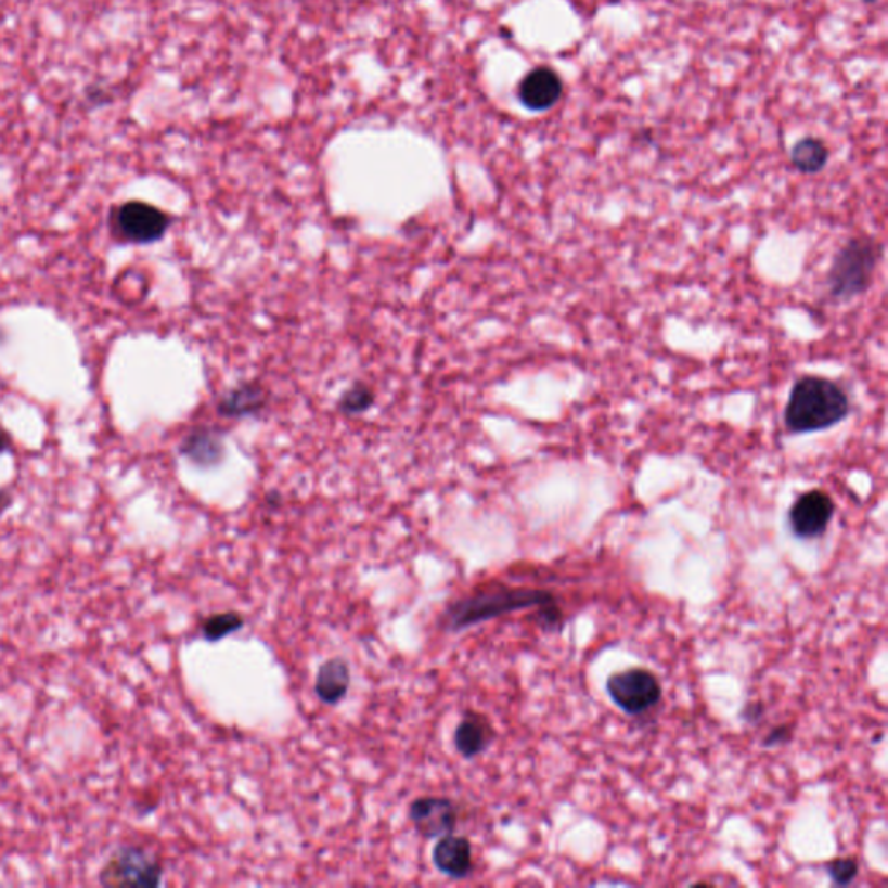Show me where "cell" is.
<instances>
[{
  "label": "cell",
  "instance_id": "1",
  "mask_svg": "<svg viewBox=\"0 0 888 888\" xmlns=\"http://www.w3.org/2000/svg\"><path fill=\"white\" fill-rule=\"evenodd\" d=\"M555 597L542 589L509 587L505 583H486L471 594L456 599L442 612L439 627L445 632H462L474 625L494 620L509 613L531 607L554 606Z\"/></svg>",
  "mask_w": 888,
  "mask_h": 888
},
{
  "label": "cell",
  "instance_id": "2",
  "mask_svg": "<svg viewBox=\"0 0 888 888\" xmlns=\"http://www.w3.org/2000/svg\"><path fill=\"white\" fill-rule=\"evenodd\" d=\"M846 390L823 377H803L795 384L786 403L785 422L792 433L829 429L849 415Z\"/></svg>",
  "mask_w": 888,
  "mask_h": 888
},
{
  "label": "cell",
  "instance_id": "3",
  "mask_svg": "<svg viewBox=\"0 0 888 888\" xmlns=\"http://www.w3.org/2000/svg\"><path fill=\"white\" fill-rule=\"evenodd\" d=\"M878 245L872 240L854 239L838 252L828 274V288L838 299H852L872 285L878 262Z\"/></svg>",
  "mask_w": 888,
  "mask_h": 888
},
{
  "label": "cell",
  "instance_id": "4",
  "mask_svg": "<svg viewBox=\"0 0 888 888\" xmlns=\"http://www.w3.org/2000/svg\"><path fill=\"white\" fill-rule=\"evenodd\" d=\"M164 867L141 847H121L101 872V884L110 887H158Z\"/></svg>",
  "mask_w": 888,
  "mask_h": 888
},
{
  "label": "cell",
  "instance_id": "5",
  "mask_svg": "<svg viewBox=\"0 0 888 888\" xmlns=\"http://www.w3.org/2000/svg\"><path fill=\"white\" fill-rule=\"evenodd\" d=\"M607 694L616 707L629 716H641L655 708L661 699L658 677L646 668H629L607 679Z\"/></svg>",
  "mask_w": 888,
  "mask_h": 888
},
{
  "label": "cell",
  "instance_id": "6",
  "mask_svg": "<svg viewBox=\"0 0 888 888\" xmlns=\"http://www.w3.org/2000/svg\"><path fill=\"white\" fill-rule=\"evenodd\" d=\"M408 818L416 833L424 838H441L455 832L459 824V807L448 797H421L413 800Z\"/></svg>",
  "mask_w": 888,
  "mask_h": 888
},
{
  "label": "cell",
  "instance_id": "7",
  "mask_svg": "<svg viewBox=\"0 0 888 888\" xmlns=\"http://www.w3.org/2000/svg\"><path fill=\"white\" fill-rule=\"evenodd\" d=\"M835 512V503L828 493L811 490L800 494L794 507L789 509V528L795 537L812 540L828 529Z\"/></svg>",
  "mask_w": 888,
  "mask_h": 888
},
{
  "label": "cell",
  "instance_id": "8",
  "mask_svg": "<svg viewBox=\"0 0 888 888\" xmlns=\"http://www.w3.org/2000/svg\"><path fill=\"white\" fill-rule=\"evenodd\" d=\"M118 230L130 242L152 243L160 240L169 228V217L160 208L144 202L121 205L117 214Z\"/></svg>",
  "mask_w": 888,
  "mask_h": 888
},
{
  "label": "cell",
  "instance_id": "9",
  "mask_svg": "<svg viewBox=\"0 0 888 888\" xmlns=\"http://www.w3.org/2000/svg\"><path fill=\"white\" fill-rule=\"evenodd\" d=\"M563 95V80L549 66H538L519 83V100L531 112L551 110Z\"/></svg>",
  "mask_w": 888,
  "mask_h": 888
},
{
  "label": "cell",
  "instance_id": "10",
  "mask_svg": "<svg viewBox=\"0 0 888 888\" xmlns=\"http://www.w3.org/2000/svg\"><path fill=\"white\" fill-rule=\"evenodd\" d=\"M493 742L494 729L490 719L474 710L465 711L453 734L455 750L464 759L473 760L485 754Z\"/></svg>",
  "mask_w": 888,
  "mask_h": 888
},
{
  "label": "cell",
  "instance_id": "11",
  "mask_svg": "<svg viewBox=\"0 0 888 888\" xmlns=\"http://www.w3.org/2000/svg\"><path fill=\"white\" fill-rule=\"evenodd\" d=\"M434 866L453 880H464L474 870L473 846L465 837L445 835L433 850Z\"/></svg>",
  "mask_w": 888,
  "mask_h": 888
},
{
  "label": "cell",
  "instance_id": "12",
  "mask_svg": "<svg viewBox=\"0 0 888 888\" xmlns=\"http://www.w3.org/2000/svg\"><path fill=\"white\" fill-rule=\"evenodd\" d=\"M351 667L340 656L326 659L318 668L314 694L323 705L335 707L351 690Z\"/></svg>",
  "mask_w": 888,
  "mask_h": 888
},
{
  "label": "cell",
  "instance_id": "13",
  "mask_svg": "<svg viewBox=\"0 0 888 888\" xmlns=\"http://www.w3.org/2000/svg\"><path fill=\"white\" fill-rule=\"evenodd\" d=\"M829 152L821 139L806 138L792 150V164L803 173H815L828 164Z\"/></svg>",
  "mask_w": 888,
  "mask_h": 888
},
{
  "label": "cell",
  "instance_id": "14",
  "mask_svg": "<svg viewBox=\"0 0 888 888\" xmlns=\"http://www.w3.org/2000/svg\"><path fill=\"white\" fill-rule=\"evenodd\" d=\"M243 625H245V620H243L240 613H217V615L208 616L207 620H204L202 635H204L205 641L219 642L231 635V633L242 630Z\"/></svg>",
  "mask_w": 888,
  "mask_h": 888
},
{
  "label": "cell",
  "instance_id": "15",
  "mask_svg": "<svg viewBox=\"0 0 888 888\" xmlns=\"http://www.w3.org/2000/svg\"><path fill=\"white\" fill-rule=\"evenodd\" d=\"M184 453L190 455L191 459L196 460V462L207 464V462H214V460H216L217 453H221V447L217 445V439H214L213 436H208V434H193V436L188 438Z\"/></svg>",
  "mask_w": 888,
  "mask_h": 888
},
{
  "label": "cell",
  "instance_id": "16",
  "mask_svg": "<svg viewBox=\"0 0 888 888\" xmlns=\"http://www.w3.org/2000/svg\"><path fill=\"white\" fill-rule=\"evenodd\" d=\"M259 392L252 387H242L239 392H233L230 398L222 403V412L228 415H236V413L248 412L247 408H256Z\"/></svg>",
  "mask_w": 888,
  "mask_h": 888
},
{
  "label": "cell",
  "instance_id": "17",
  "mask_svg": "<svg viewBox=\"0 0 888 888\" xmlns=\"http://www.w3.org/2000/svg\"><path fill=\"white\" fill-rule=\"evenodd\" d=\"M829 878L837 885H850L858 878L859 864L854 859L838 858L826 866Z\"/></svg>",
  "mask_w": 888,
  "mask_h": 888
},
{
  "label": "cell",
  "instance_id": "18",
  "mask_svg": "<svg viewBox=\"0 0 888 888\" xmlns=\"http://www.w3.org/2000/svg\"><path fill=\"white\" fill-rule=\"evenodd\" d=\"M372 392L366 387H355L344 396L343 408L346 412H361L372 403Z\"/></svg>",
  "mask_w": 888,
  "mask_h": 888
},
{
  "label": "cell",
  "instance_id": "19",
  "mask_svg": "<svg viewBox=\"0 0 888 888\" xmlns=\"http://www.w3.org/2000/svg\"><path fill=\"white\" fill-rule=\"evenodd\" d=\"M789 736H792L789 725H780V728L772 729L771 733H769L768 739H765V743H763V745L765 746L781 745V743L788 742Z\"/></svg>",
  "mask_w": 888,
  "mask_h": 888
},
{
  "label": "cell",
  "instance_id": "20",
  "mask_svg": "<svg viewBox=\"0 0 888 888\" xmlns=\"http://www.w3.org/2000/svg\"><path fill=\"white\" fill-rule=\"evenodd\" d=\"M760 716H762V705H748L745 710V719L748 722H754V720H759Z\"/></svg>",
  "mask_w": 888,
  "mask_h": 888
},
{
  "label": "cell",
  "instance_id": "21",
  "mask_svg": "<svg viewBox=\"0 0 888 888\" xmlns=\"http://www.w3.org/2000/svg\"><path fill=\"white\" fill-rule=\"evenodd\" d=\"M9 447H11V439H9V434L5 433V430L2 429V427H0V453H2V451L8 450Z\"/></svg>",
  "mask_w": 888,
  "mask_h": 888
},
{
  "label": "cell",
  "instance_id": "22",
  "mask_svg": "<svg viewBox=\"0 0 888 888\" xmlns=\"http://www.w3.org/2000/svg\"><path fill=\"white\" fill-rule=\"evenodd\" d=\"M9 503V497L5 493H0V511L5 507Z\"/></svg>",
  "mask_w": 888,
  "mask_h": 888
}]
</instances>
